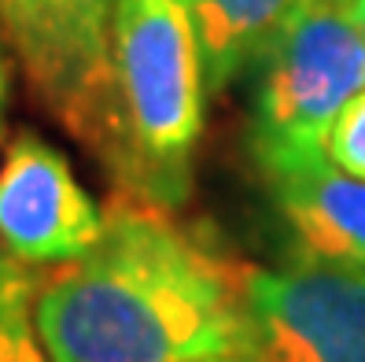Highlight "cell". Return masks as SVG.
Here are the masks:
<instances>
[{
  "mask_svg": "<svg viewBox=\"0 0 365 362\" xmlns=\"http://www.w3.org/2000/svg\"><path fill=\"white\" fill-rule=\"evenodd\" d=\"M4 108H8V63L0 56V134H4Z\"/></svg>",
  "mask_w": 365,
  "mask_h": 362,
  "instance_id": "obj_11",
  "label": "cell"
},
{
  "mask_svg": "<svg viewBox=\"0 0 365 362\" xmlns=\"http://www.w3.org/2000/svg\"><path fill=\"white\" fill-rule=\"evenodd\" d=\"M181 4L200 45L207 93H225L240 74L255 71L299 0H181Z\"/></svg>",
  "mask_w": 365,
  "mask_h": 362,
  "instance_id": "obj_8",
  "label": "cell"
},
{
  "mask_svg": "<svg viewBox=\"0 0 365 362\" xmlns=\"http://www.w3.org/2000/svg\"><path fill=\"white\" fill-rule=\"evenodd\" d=\"M8 266H11V255H4V251H0V273H4Z\"/></svg>",
  "mask_w": 365,
  "mask_h": 362,
  "instance_id": "obj_14",
  "label": "cell"
},
{
  "mask_svg": "<svg viewBox=\"0 0 365 362\" xmlns=\"http://www.w3.org/2000/svg\"><path fill=\"white\" fill-rule=\"evenodd\" d=\"M329 159L347 170V174L365 181V89L339 111V119L332 122L329 141H325Z\"/></svg>",
  "mask_w": 365,
  "mask_h": 362,
  "instance_id": "obj_10",
  "label": "cell"
},
{
  "mask_svg": "<svg viewBox=\"0 0 365 362\" xmlns=\"http://www.w3.org/2000/svg\"><path fill=\"white\" fill-rule=\"evenodd\" d=\"M111 8L115 0H0V34L41 108L96 159L111 126Z\"/></svg>",
  "mask_w": 365,
  "mask_h": 362,
  "instance_id": "obj_4",
  "label": "cell"
},
{
  "mask_svg": "<svg viewBox=\"0 0 365 362\" xmlns=\"http://www.w3.org/2000/svg\"><path fill=\"white\" fill-rule=\"evenodd\" d=\"M37 278L15 263L0 273V362H48L34 322Z\"/></svg>",
  "mask_w": 365,
  "mask_h": 362,
  "instance_id": "obj_9",
  "label": "cell"
},
{
  "mask_svg": "<svg viewBox=\"0 0 365 362\" xmlns=\"http://www.w3.org/2000/svg\"><path fill=\"white\" fill-rule=\"evenodd\" d=\"M365 89V34L347 0H299L255 63L251 148L262 174L329 156L339 111Z\"/></svg>",
  "mask_w": 365,
  "mask_h": 362,
  "instance_id": "obj_3",
  "label": "cell"
},
{
  "mask_svg": "<svg viewBox=\"0 0 365 362\" xmlns=\"http://www.w3.org/2000/svg\"><path fill=\"white\" fill-rule=\"evenodd\" d=\"M347 8H351L354 23H358V26H361V34H365V0H347Z\"/></svg>",
  "mask_w": 365,
  "mask_h": 362,
  "instance_id": "obj_12",
  "label": "cell"
},
{
  "mask_svg": "<svg viewBox=\"0 0 365 362\" xmlns=\"http://www.w3.org/2000/svg\"><path fill=\"white\" fill-rule=\"evenodd\" d=\"M203 63L181 0H115L111 126L103 170L115 193L178 211L203 134Z\"/></svg>",
  "mask_w": 365,
  "mask_h": 362,
  "instance_id": "obj_2",
  "label": "cell"
},
{
  "mask_svg": "<svg viewBox=\"0 0 365 362\" xmlns=\"http://www.w3.org/2000/svg\"><path fill=\"white\" fill-rule=\"evenodd\" d=\"M266 362H365V270L299 251L247 266Z\"/></svg>",
  "mask_w": 365,
  "mask_h": 362,
  "instance_id": "obj_5",
  "label": "cell"
},
{
  "mask_svg": "<svg viewBox=\"0 0 365 362\" xmlns=\"http://www.w3.org/2000/svg\"><path fill=\"white\" fill-rule=\"evenodd\" d=\"M273 203L307 255L365 270V181L329 156L266 174Z\"/></svg>",
  "mask_w": 365,
  "mask_h": 362,
  "instance_id": "obj_7",
  "label": "cell"
},
{
  "mask_svg": "<svg viewBox=\"0 0 365 362\" xmlns=\"http://www.w3.org/2000/svg\"><path fill=\"white\" fill-rule=\"evenodd\" d=\"M34 322L48 362L262 355L247 266L130 193L103 203L93 251L37 278Z\"/></svg>",
  "mask_w": 365,
  "mask_h": 362,
  "instance_id": "obj_1",
  "label": "cell"
},
{
  "mask_svg": "<svg viewBox=\"0 0 365 362\" xmlns=\"http://www.w3.org/2000/svg\"><path fill=\"white\" fill-rule=\"evenodd\" d=\"M103 207L85 193L56 144L19 130L0 159V244L23 266L56 270L93 251Z\"/></svg>",
  "mask_w": 365,
  "mask_h": 362,
  "instance_id": "obj_6",
  "label": "cell"
},
{
  "mask_svg": "<svg viewBox=\"0 0 365 362\" xmlns=\"http://www.w3.org/2000/svg\"><path fill=\"white\" fill-rule=\"evenodd\" d=\"M203 362H266L262 355H225V358H203Z\"/></svg>",
  "mask_w": 365,
  "mask_h": 362,
  "instance_id": "obj_13",
  "label": "cell"
}]
</instances>
